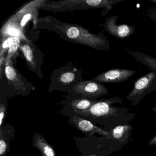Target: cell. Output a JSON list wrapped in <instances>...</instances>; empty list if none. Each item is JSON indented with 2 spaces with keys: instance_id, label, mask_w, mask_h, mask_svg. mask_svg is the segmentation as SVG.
Segmentation results:
<instances>
[{
  "instance_id": "14",
  "label": "cell",
  "mask_w": 156,
  "mask_h": 156,
  "mask_svg": "<svg viewBox=\"0 0 156 156\" xmlns=\"http://www.w3.org/2000/svg\"><path fill=\"white\" fill-rule=\"evenodd\" d=\"M21 49L27 62L33 66H35L36 64L34 56L33 51L30 46L29 44H25L21 47Z\"/></svg>"
},
{
  "instance_id": "4",
  "label": "cell",
  "mask_w": 156,
  "mask_h": 156,
  "mask_svg": "<svg viewBox=\"0 0 156 156\" xmlns=\"http://www.w3.org/2000/svg\"><path fill=\"white\" fill-rule=\"evenodd\" d=\"M118 19L117 15L107 18L104 25L105 30L111 36L119 39H126L134 34L135 27L128 24H117L116 21Z\"/></svg>"
},
{
  "instance_id": "7",
  "label": "cell",
  "mask_w": 156,
  "mask_h": 156,
  "mask_svg": "<svg viewBox=\"0 0 156 156\" xmlns=\"http://www.w3.org/2000/svg\"><path fill=\"white\" fill-rule=\"evenodd\" d=\"M71 119L78 129L87 135H93L97 133L103 136H108L109 134L108 131L100 129L90 121L83 119L77 116L73 115Z\"/></svg>"
},
{
  "instance_id": "13",
  "label": "cell",
  "mask_w": 156,
  "mask_h": 156,
  "mask_svg": "<svg viewBox=\"0 0 156 156\" xmlns=\"http://www.w3.org/2000/svg\"><path fill=\"white\" fill-rule=\"evenodd\" d=\"M97 101L85 99H76L73 100L71 103V106L76 113L90 108Z\"/></svg>"
},
{
  "instance_id": "6",
  "label": "cell",
  "mask_w": 156,
  "mask_h": 156,
  "mask_svg": "<svg viewBox=\"0 0 156 156\" xmlns=\"http://www.w3.org/2000/svg\"><path fill=\"white\" fill-rule=\"evenodd\" d=\"M74 91L85 97L99 98L108 93L107 88L100 83L94 81H85L77 83Z\"/></svg>"
},
{
  "instance_id": "8",
  "label": "cell",
  "mask_w": 156,
  "mask_h": 156,
  "mask_svg": "<svg viewBox=\"0 0 156 156\" xmlns=\"http://www.w3.org/2000/svg\"><path fill=\"white\" fill-rule=\"evenodd\" d=\"M124 0H87L83 1L87 7L93 9L104 8L105 10L103 12L102 16L106 15L113 9L115 4L123 1Z\"/></svg>"
},
{
  "instance_id": "24",
  "label": "cell",
  "mask_w": 156,
  "mask_h": 156,
  "mask_svg": "<svg viewBox=\"0 0 156 156\" xmlns=\"http://www.w3.org/2000/svg\"><path fill=\"white\" fill-rule=\"evenodd\" d=\"M151 111L156 113V105L154 107H153L151 108Z\"/></svg>"
},
{
  "instance_id": "17",
  "label": "cell",
  "mask_w": 156,
  "mask_h": 156,
  "mask_svg": "<svg viewBox=\"0 0 156 156\" xmlns=\"http://www.w3.org/2000/svg\"><path fill=\"white\" fill-rule=\"evenodd\" d=\"M8 148V143L5 139L2 137V133L1 132V139H0V155L3 156L7 152Z\"/></svg>"
},
{
  "instance_id": "15",
  "label": "cell",
  "mask_w": 156,
  "mask_h": 156,
  "mask_svg": "<svg viewBox=\"0 0 156 156\" xmlns=\"http://www.w3.org/2000/svg\"><path fill=\"white\" fill-rule=\"evenodd\" d=\"M76 76L73 72H66L62 73L58 77V82L64 85H68L73 83Z\"/></svg>"
},
{
  "instance_id": "2",
  "label": "cell",
  "mask_w": 156,
  "mask_h": 156,
  "mask_svg": "<svg viewBox=\"0 0 156 156\" xmlns=\"http://www.w3.org/2000/svg\"><path fill=\"white\" fill-rule=\"evenodd\" d=\"M156 90V72L151 71L136 80L133 89L126 98L132 102L133 106H137L142 98Z\"/></svg>"
},
{
  "instance_id": "10",
  "label": "cell",
  "mask_w": 156,
  "mask_h": 156,
  "mask_svg": "<svg viewBox=\"0 0 156 156\" xmlns=\"http://www.w3.org/2000/svg\"><path fill=\"white\" fill-rule=\"evenodd\" d=\"M33 140L34 146L40 150L43 156H56L54 150L41 135L35 134Z\"/></svg>"
},
{
  "instance_id": "9",
  "label": "cell",
  "mask_w": 156,
  "mask_h": 156,
  "mask_svg": "<svg viewBox=\"0 0 156 156\" xmlns=\"http://www.w3.org/2000/svg\"><path fill=\"white\" fill-rule=\"evenodd\" d=\"M125 50L137 61L148 67L151 71L156 72V58L138 51H131L128 49Z\"/></svg>"
},
{
  "instance_id": "11",
  "label": "cell",
  "mask_w": 156,
  "mask_h": 156,
  "mask_svg": "<svg viewBox=\"0 0 156 156\" xmlns=\"http://www.w3.org/2000/svg\"><path fill=\"white\" fill-rule=\"evenodd\" d=\"M131 129V126H119L112 130L113 138L120 142H124L128 137V134Z\"/></svg>"
},
{
  "instance_id": "3",
  "label": "cell",
  "mask_w": 156,
  "mask_h": 156,
  "mask_svg": "<svg viewBox=\"0 0 156 156\" xmlns=\"http://www.w3.org/2000/svg\"><path fill=\"white\" fill-rule=\"evenodd\" d=\"M122 102V98L117 97L102 99L97 101L88 109L80 111L77 114L85 116L92 117L94 118L108 117L112 115L117 116L119 108L113 106V105L121 104Z\"/></svg>"
},
{
  "instance_id": "20",
  "label": "cell",
  "mask_w": 156,
  "mask_h": 156,
  "mask_svg": "<svg viewBox=\"0 0 156 156\" xmlns=\"http://www.w3.org/2000/svg\"><path fill=\"white\" fill-rule=\"evenodd\" d=\"M147 14L151 20L156 22V6L149 9L148 10Z\"/></svg>"
},
{
  "instance_id": "23",
  "label": "cell",
  "mask_w": 156,
  "mask_h": 156,
  "mask_svg": "<svg viewBox=\"0 0 156 156\" xmlns=\"http://www.w3.org/2000/svg\"><path fill=\"white\" fill-rule=\"evenodd\" d=\"M148 144L150 146L156 145V135L153 137L149 142Z\"/></svg>"
},
{
  "instance_id": "19",
  "label": "cell",
  "mask_w": 156,
  "mask_h": 156,
  "mask_svg": "<svg viewBox=\"0 0 156 156\" xmlns=\"http://www.w3.org/2000/svg\"><path fill=\"white\" fill-rule=\"evenodd\" d=\"M33 17V14L32 13H29L25 14L24 16H23L22 20L21 21L20 26L22 27L25 26V25H26V24L28 23V22L32 19Z\"/></svg>"
},
{
  "instance_id": "12",
  "label": "cell",
  "mask_w": 156,
  "mask_h": 156,
  "mask_svg": "<svg viewBox=\"0 0 156 156\" xmlns=\"http://www.w3.org/2000/svg\"><path fill=\"white\" fill-rule=\"evenodd\" d=\"M9 60L6 63L5 67V74L9 81H11L15 86L22 87L23 83L20 82L19 74L14 67L9 64Z\"/></svg>"
},
{
  "instance_id": "18",
  "label": "cell",
  "mask_w": 156,
  "mask_h": 156,
  "mask_svg": "<svg viewBox=\"0 0 156 156\" xmlns=\"http://www.w3.org/2000/svg\"><path fill=\"white\" fill-rule=\"evenodd\" d=\"M6 32L9 35H11L13 37H18L20 36L21 33L19 29L15 28L14 26H9L7 28Z\"/></svg>"
},
{
  "instance_id": "25",
  "label": "cell",
  "mask_w": 156,
  "mask_h": 156,
  "mask_svg": "<svg viewBox=\"0 0 156 156\" xmlns=\"http://www.w3.org/2000/svg\"><path fill=\"white\" fill-rule=\"evenodd\" d=\"M150 1L155 3V4H156V0H150Z\"/></svg>"
},
{
  "instance_id": "21",
  "label": "cell",
  "mask_w": 156,
  "mask_h": 156,
  "mask_svg": "<svg viewBox=\"0 0 156 156\" xmlns=\"http://www.w3.org/2000/svg\"><path fill=\"white\" fill-rule=\"evenodd\" d=\"M13 43V37H9L5 41L3 42V44L2 45V48L4 50V49H7V48H10L11 46L12 45Z\"/></svg>"
},
{
  "instance_id": "1",
  "label": "cell",
  "mask_w": 156,
  "mask_h": 156,
  "mask_svg": "<svg viewBox=\"0 0 156 156\" xmlns=\"http://www.w3.org/2000/svg\"><path fill=\"white\" fill-rule=\"evenodd\" d=\"M63 31L69 39L78 43L99 51L110 49L109 42L104 35H96L79 26H66Z\"/></svg>"
},
{
  "instance_id": "16",
  "label": "cell",
  "mask_w": 156,
  "mask_h": 156,
  "mask_svg": "<svg viewBox=\"0 0 156 156\" xmlns=\"http://www.w3.org/2000/svg\"><path fill=\"white\" fill-rule=\"evenodd\" d=\"M13 43L9 48L8 52V59H10L18 51L20 47V39L18 37H13Z\"/></svg>"
},
{
  "instance_id": "5",
  "label": "cell",
  "mask_w": 156,
  "mask_h": 156,
  "mask_svg": "<svg viewBox=\"0 0 156 156\" xmlns=\"http://www.w3.org/2000/svg\"><path fill=\"white\" fill-rule=\"evenodd\" d=\"M136 73L129 69H110L96 76L93 81L100 83H120L126 82Z\"/></svg>"
},
{
  "instance_id": "22",
  "label": "cell",
  "mask_w": 156,
  "mask_h": 156,
  "mask_svg": "<svg viewBox=\"0 0 156 156\" xmlns=\"http://www.w3.org/2000/svg\"><path fill=\"white\" fill-rule=\"evenodd\" d=\"M5 111H6V107L3 104L1 105L0 108V126H1L3 122V119L5 117Z\"/></svg>"
}]
</instances>
